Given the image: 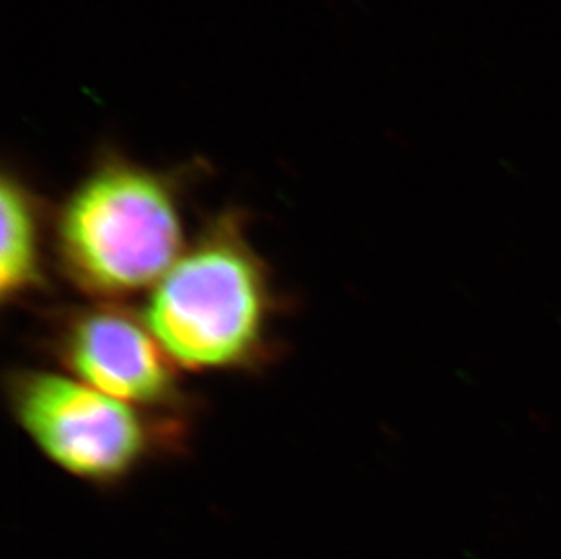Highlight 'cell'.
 I'll return each mask as SVG.
<instances>
[{
  "instance_id": "1",
  "label": "cell",
  "mask_w": 561,
  "mask_h": 559,
  "mask_svg": "<svg viewBox=\"0 0 561 559\" xmlns=\"http://www.w3.org/2000/svg\"><path fill=\"white\" fill-rule=\"evenodd\" d=\"M182 180L104 149L55 218L64 275L107 300L159 284L184 254Z\"/></svg>"
},
{
  "instance_id": "2",
  "label": "cell",
  "mask_w": 561,
  "mask_h": 559,
  "mask_svg": "<svg viewBox=\"0 0 561 559\" xmlns=\"http://www.w3.org/2000/svg\"><path fill=\"white\" fill-rule=\"evenodd\" d=\"M275 312L270 271L251 248L244 215L224 212L154 285L144 320L173 364L231 370L264 356Z\"/></svg>"
},
{
  "instance_id": "3",
  "label": "cell",
  "mask_w": 561,
  "mask_h": 559,
  "mask_svg": "<svg viewBox=\"0 0 561 559\" xmlns=\"http://www.w3.org/2000/svg\"><path fill=\"white\" fill-rule=\"evenodd\" d=\"M8 389L16 422L41 453L91 483L123 480L176 440L179 423L73 376L21 370Z\"/></svg>"
},
{
  "instance_id": "4",
  "label": "cell",
  "mask_w": 561,
  "mask_h": 559,
  "mask_svg": "<svg viewBox=\"0 0 561 559\" xmlns=\"http://www.w3.org/2000/svg\"><path fill=\"white\" fill-rule=\"evenodd\" d=\"M55 351L73 378L115 400L149 411L181 403L173 360L146 320L117 304L69 312L55 334Z\"/></svg>"
},
{
  "instance_id": "5",
  "label": "cell",
  "mask_w": 561,
  "mask_h": 559,
  "mask_svg": "<svg viewBox=\"0 0 561 559\" xmlns=\"http://www.w3.org/2000/svg\"><path fill=\"white\" fill-rule=\"evenodd\" d=\"M0 206V296L4 301L16 300L43 285L44 209L38 196L15 173L2 176Z\"/></svg>"
}]
</instances>
